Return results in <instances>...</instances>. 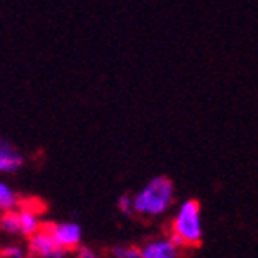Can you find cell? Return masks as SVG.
I'll return each instance as SVG.
<instances>
[{
	"label": "cell",
	"mask_w": 258,
	"mask_h": 258,
	"mask_svg": "<svg viewBox=\"0 0 258 258\" xmlns=\"http://www.w3.org/2000/svg\"><path fill=\"white\" fill-rule=\"evenodd\" d=\"M181 251L170 237H154L141 245L143 258H181Z\"/></svg>",
	"instance_id": "cell-5"
},
{
	"label": "cell",
	"mask_w": 258,
	"mask_h": 258,
	"mask_svg": "<svg viewBox=\"0 0 258 258\" xmlns=\"http://www.w3.org/2000/svg\"><path fill=\"white\" fill-rule=\"evenodd\" d=\"M22 206V201L18 197L17 189L11 188L8 182L0 181V211L8 213V211H17Z\"/></svg>",
	"instance_id": "cell-8"
},
{
	"label": "cell",
	"mask_w": 258,
	"mask_h": 258,
	"mask_svg": "<svg viewBox=\"0 0 258 258\" xmlns=\"http://www.w3.org/2000/svg\"><path fill=\"white\" fill-rule=\"evenodd\" d=\"M117 210L123 213V215H136L134 213V195H128V194H123L119 199H117Z\"/></svg>",
	"instance_id": "cell-12"
},
{
	"label": "cell",
	"mask_w": 258,
	"mask_h": 258,
	"mask_svg": "<svg viewBox=\"0 0 258 258\" xmlns=\"http://www.w3.org/2000/svg\"><path fill=\"white\" fill-rule=\"evenodd\" d=\"M110 258H143L141 247L128 244H117L110 249Z\"/></svg>",
	"instance_id": "cell-11"
},
{
	"label": "cell",
	"mask_w": 258,
	"mask_h": 258,
	"mask_svg": "<svg viewBox=\"0 0 258 258\" xmlns=\"http://www.w3.org/2000/svg\"><path fill=\"white\" fill-rule=\"evenodd\" d=\"M45 228L49 229V233L52 235V238L56 240V244L60 245L61 249L71 253L76 251L83 240V229L82 226L74 220H61V222H47Z\"/></svg>",
	"instance_id": "cell-3"
},
{
	"label": "cell",
	"mask_w": 258,
	"mask_h": 258,
	"mask_svg": "<svg viewBox=\"0 0 258 258\" xmlns=\"http://www.w3.org/2000/svg\"><path fill=\"white\" fill-rule=\"evenodd\" d=\"M0 249H2V245H0Z\"/></svg>",
	"instance_id": "cell-14"
},
{
	"label": "cell",
	"mask_w": 258,
	"mask_h": 258,
	"mask_svg": "<svg viewBox=\"0 0 258 258\" xmlns=\"http://www.w3.org/2000/svg\"><path fill=\"white\" fill-rule=\"evenodd\" d=\"M76 258H101V254L89 245H80L76 249Z\"/></svg>",
	"instance_id": "cell-13"
},
{
	"label": "cell",
	"mask_w": 258,
	"mask_h": 258,
	"mask_svg": "<svg viewBox=\"0 0 258 258\" xmlns=\"http://www.w3.org/2000/svg\"><path fill=\"white\" fill-rule=\"evenodd\" d=\"M18 222H20V237L27 238L35 237L36 233L43 228L42 215H40V208H35L33 204H22L17 210Z\"/></svg>",
	"instance_id": "cell-6"
},
{
	"label": "cell",
	"mask_w": 258,
	"mask_h": 258,
	"mask_svg": "<svg viewBox=\"0 0 258 258\" xmlns=\"http://www.w3.org/2000/svg\"><path fill=\"white\" fill-rule=\"evenodd\" d=\"M0 258H31V256L27 245L18 244V242H9V244L2 245Z\"/></svg>",
	"instance_id": "cell-10"
},
{
	"label": "cell",
	"mask_w": 258,
	"mask_h": 258,
	"mask_svg": "<svg viewBox=\"0 0 258 258\" xmlns=\"http://www.w3.org/2000/svg\"><path fill=\"white\" fill-rule=\"evenodd\" d=\"M0 231L9 237H20V222L17 211H8L0 215Z\"/></svg>",
	"instance_id": "cell-9"
},
{
	"label": "cell",
	"mask_w": 258,
	"mask_h": 258,
	"mask_svg": "<svg viewBox=\"0 0 258 258\" xmlns=\"http://www.w3.org/2000/svg\"><path fill=\"white\" fill-rule=\"evenodd\" d=\"M175 203V186L164 175L152 177L134 194V213L145 219L166 215Z\"/></svg>",
	"instance_id": "cell-1"
},
{
	"label": "cell",
	"mask_w": 258,
	"mask_h": 258,
	"mask_svg": "<svg viewBox=\"0 0 258 258\" xmlns=\"http://www.w3.org/2000/svg\"><path fill=\"white\" fill-rule=\"evenodd\" d=\"M26 159L22 152L8 139L0 138V175L2 173H15L24 166Z\"/></svg>",
	"instance_id": "cell-7"
},
{
	"label": "cell",
	"mask_w": 258,
	"mask_h": 258,
	"mask_svg": "<svg viewBox=\"0 0 258 258\" xmlns=\"http://www.w3.org/2000/svg\"><path fill=\"white\" fill-rule=\"evenodd\" d=\"M203 208L197 199H186L177 206L170 222V238L181 249H194L203 244Z\"/></svg>",
	"instance_id": "cell-2"
},
{
	"label": "cell",
	"mask_w": 258,
	"mask_h": 258,
	"mask_svg": "<svg viewBox=\"0 0 258 258\" xmlns=\"http://www.w3.org/2000/svg\"><path fill=\"white\" fill-rule=\"evenodd\" d=\"M27 249H29V256L33 258H67L69 253L63 251L60 245L56 244V240L52 238V235L49 233V229L43 228L36 233L35 237H31L27 240Z\"/></svg>",
	"instance_id": "cell-4"
}]
</instances>
